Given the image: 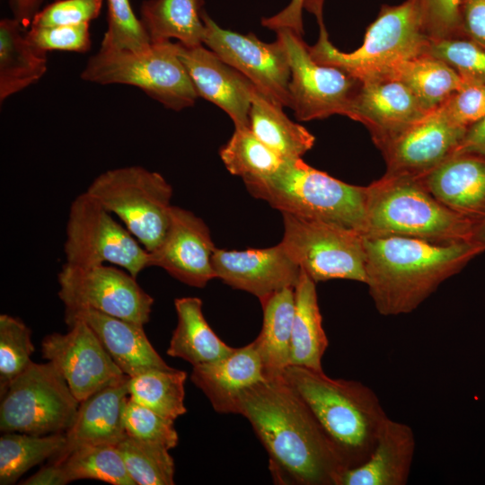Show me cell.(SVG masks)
<instances>
[{
	"label": "cell",
	"mask_w": 485,
	"mask_h": 485,
	"mask_svg": "<svg viewBox=\"0 0 485 485\" xmlns=\"http://www.w3.org/2000/svg\"><path fill=\"white\" fill-rule=\"evenodd\" d=\"M80 401L50 361H33L1 395L0 430L32 435L65 433Z\"/></svg>",
	"instance_id": "9"
},
{
	"label": "cell",
	"mask_w": 485,
	"mask_h": 485,
	"mask_svg": "<svg viewBox=\"0 0 485 485\" xmlns=\"http://www.w3.org/2000/svg\"><path fill=\"white\" fill-rule=\"evenodd\" d=\"M282 376L309 408L348 469L371 454L389 419L373 389L323 370L289 366Z\"/></svg>",
	"instance_id": "3"
},
{
	"label": "cell",
	"mask_w": 485,
	"mask_h": 485,
	"mask_svg": "<svg viewBox=\"0 0 485 485\" xmlns=\"http://www.w3.org/2000/svg\"><path fill=\"white\" fill-rule=\"evenodd\" d=\"M27 40L37 49L85 53L91 49L90 23L35 27L25 32Z\"/></svg>",
	"instance_id": "42"
},
{
	"label": "cell",
	"mask_w": 485,
	"mask_h": 485,
	"mask_svg": "<svg viewBox=\"0 0 485 485\" xmlns=\"http://www.w3.org/2000/svg\"><path fill=\"white\" fill-rule=\"evenodd\" d=\"M248 191L281 213L321 221L364 235L366 186L341 181L306 164L285 160L274 174L243 181Z\"/></svg>",
	"instance_id": "5"
},
{
	"label": "cell",
	"mask_w": 485,
	"mask_h": 485,
	"mask_svg": "<svg viewBox=\"0 0 485 485\" xmlns=\"http://www.w3.org/2000/svg\"><path fill=\"white\" fill-rule=\"evenodd\" d=\"M128 379V375L80 402L73 424L65 432V445L50 462H60L84 445H117L127 436L123 413L129 396Z\"/></svg>",
	"instance_id": "22"
},
{
	"label": "cell",
	"mask_w": 485,
	"mask_h": 485,
	"mask_svg": "<svg viewBox=\"0 0 485 485\" xmlns=\"http://www.w3.org/2000/svg\"><path fill=\"white\" fill-rule=\"evenodd\" d=\"M425 31L431 40L463 37L460 0H419Z\"/></svg>",
	"instance_id": "45"
},
{
	"label": "cell",
	"mask_w": 485,
	"mask_h": 485,
	"mask_svg": "<svg viewBox=\"0 0 485 485\" xmlns=\"http://www.w3.org/2000/svg\"><path fill=\"white\" fill-rule=\"evenodd\" d=\"M31 329L19 318L0 315V394L32 361Z\"/></svg>",
	"instance_id": "38"
},
{
	"label": "cell",
	"mask_w": 485,
	"mask_h": 485,
	"mask_svg": "<svg viewBox=\"0 0 485 485\" xmlns=\"http://www.w3.org/2000/svg\"><path fill=\"white\" fill-rule=\"evenodd\" d=\"M69 319L85 322L113 361L128 376L151 368L169 367L146 337L144 325L92 308L66 309L65 320Z\"/></svg>",
	"instance_id": "23"
},
{
	"label": "cell",
	"mask_w": 485,
	"mask_h": 485,
	"mask_svg": "<svg viewBox=\"0 0 485 485\" xmlns=\"http://www.w3.org/2000/svg\"><path fill=\"white\" fill-rule=\"evenodd\" d=\"M290 67V106L298 120L309 121L340 114L348 117L362 82L332 66L317 63L308 46L292 30L275 31Z\"/></svg>",
	"instance_id": "12"
},
{
	"label": "cell",
	"mask_w": 485,
	"mask_h": 485,
	"mask_svg": "<svg viewBox=\"0 0 485 485\" xmlns=\"http://www.w3.org/2000/svg\"><path fill=\"white\" fill-rule=\"evenodd\" d=\"M365 284L384 316L415 311L483 251L470 241L436 242L405 236L365 237Z\"/></svg>",
	"instance_id": "2"
},
{
	"label": "cell",
	"mask_w": 485,
	"mask_h": 485,
	"mask_svg": "<svg viewBox=\"0 0 485 485\" xmlns=\"http://www.w3.org/2000/svg\"><path fill=\"white\" fill-rule=\"evenodd\" d=\"M86 191L115 214L148 251L162 242L170 220L172 186L158 172L134 165L99 174Z\"/></svg>",
	"instance_id": "8"
},
{
	"label": "cell",
	"mask_w": 485,
	"mask_h": 485,
	"mask_svg": "<svg viewBox=\"0 0 485 485\" xmlns=\"http://www.w3.org/2000/svg\"><path fill=\"white\" fill-rule=\"evenodd\" d=\"M190 379L220 413H234L240 394L267 380L254 341L234 348L220 359L193 366Z\"/></svg>",
	"instance_id": "24"
},
{
	"label": "cell",
	"mask_w": 485,
	"mask_h": 485,
	"mask_svg": "<svg viewBox=\"0 0 485 485\" xmlns=\"http://www.w3.org/2000/svg\"><path fill=\"white\" fill-rule=\"evenodd\" d=\"M203 45L215 52L254 86L284 107L290 106V67L281 41H261L253 33L221 28L205 12Z\"/></svg>",
	"instance_id": "14"
},
{
	"label": "cell",
	"mask_w": 485,
	"mask_h": 485,
	"mask_svg": "<svg viewBox=\"0 0 485 485\" xmlns=\"http://www.w3.org/2000/svg\"><path fill=\"white\" fill-rule=\"evenodd\" d=\"M446 207L472 224L485 220V154L455 152L419 178Z\"/></svg>",
	"instance_id": "21"
},
{
	"label": "cell",
	"mask_w": 485,
	"mask_h": 485,
	"mask_svg": "<svg viewBox=\"0 0 485 485\" xmlns=\"http://www.w3.org/2000/svg\"><path fill=\"white\" fill-rule=\"evenodd\" d=\"M128 436L154 443L171 450L178 445L174 421L128 398L123 413Z\"/></svg>",
	"instance_id": "41"
},
{
	"label": "cell",
	"mask_w": 485,
	"mask_h": 485,
	"mask_svg": "<svg viewBox=\"0 0 485 485\" xmlns=\"http://www.w3.org/2000/svg\"><path fill=\"white\" fill-rule=\"evenodd\" d=\"M215 250L206 223L192 212L172 206L166 233L149 251L150 266L162 268L190 287H204L216 278L212 266Z\"/></svg>",
	"instance_id": "17"
},
{
	"label": "cell",
	"mask_w": 485,
	"mask_h": 485,
	"mask_svg": "<svg viewBox=\"0 0 485 485\" xmlns=\"http://www.w3.org/2000/svg\"><path fill=\"white\" fill-rule=\"evenodd\" d=\"M108 27L101 48L110 50L143 51L153 44L129 0H106Z\"/></svg>",
	"instance_id": "39"
},
{
	"label": "cell",
	"mask_w": 485,
	"mask_h": 485,
	"mask_svg": "<svg viewBox=\"0 0 485 485\" xmlns=\"http://www.w3.org/2000/svg\"><path fill=\"white\" fill-rule=\"evenodd\" d=\"M117 447L135 485L174 484V461L166 447L128 435Z\"/></svg>",
	"instance_id": "37"
},
{
	"label": "cell",
	"mask_w": 485,
	"mask_h": 485,
	"mask_svg": "<svg viewBox=\"0 0 485 485\" xmlns=\"http://www.w3.org/2000/svg\"><path fill=\"white\" fill-rule=\"evenodd\" d=\"M64 251L68 265L110 263L136 278L150 267L149 251L87 191L79 194L70 205Z\"/></svg>",
	"instance_id": "10"
},
{
	"label": "cell",
	"mask_w": 485,
	"mask_h": 485,
	"mask_svg": "<svg viewBox=\"0 0 485 485\" xmlns=\"http://www.w3.org/2000/svg\"><path fill=\"white\" fill-rule=\"evenodd\" d=\"M65 321L69 331L46 336L41 342V353L57 366L80 402L128 376L85 322Z\"/></svg>",
	"instance_id": "15"
},
{
	"label": "cell",
	"mask_w": 485,
	"mask_h": 485,
	"mask_svg": "<svg viewBox=\"0 0 485 485\" xmlns=\"http://www.w3.org/2000/svg\"><path fill=\"white\" fill-rule=\"evenodd\" d=\"M281 243L315 283L349 279L366 283L364 235L339 225L282 213Z\"/></svg>",
	"instance_id": "11"
},
{
	"label": "cell",
	"mask_w": 485,
	"mask_h": 485,
	"mask_svg": "<svg viewBox=\"0 0 485 485\" xmlns=\"http://www.w3.org/2000/svg\"><path fill=\"white\" fill-rule=\"evenodd\" d=\"M205 0H145L140 20L152 43L175 39L186 47L203 45Z\"/></svg>",
	"instance_id": "30"
},
{
	"label": "cell",
	"mask_w": 485,
	"mask_h": 485,
	"mask_svg": "<svg viewBox=\"0 0 485 485\" xmlns=\"http://www.w3.org/2000/svg\"><path fill=\"white\" fill-rule=\"evenodd\" d=\"M459 16L463 37L485 48V0H460Z\"/></svg>",
	"instance_id": "47"
},
{
	"label": "cell",
	"mask_w": 485,
	"mask_h": 485,
	"mask_svg": "<svg viewBox=\"0 0 485 485\" xmlns=\"http://www.w3.org/2000/svg\"><path fill=\"white\" fill-rule=\"evenodd\" d=\"M438 108L454 124L467 129L485 117V84H467Z\"/></svg>",
	"instance_id": "44"
},
{
	"label": "cell",
	"mask_w": 485,
	"mask_h": 485,
	"mask_svg": "<svg viewBox=\"0 0 485 485\" xmlns=\"http://www.w3.org/2000/svg\"><path fill=\"white\" fill-rule=\"evenodd\" d=\"M197 94L231 118L234 128H249V113L254 84L204 45L186 47L175 42Z\"/></svg>",
	"instance_id": "19"
},
{
	"label": "cell",
	"mask_w": 485,
	"mask_h": 485,
	"mask_svg": "<svg viewBox=\"0 0 485 485\" xmlns=\"http://www.w3.org/2000/svg\"><path fill=\"white\" fill-rule=\"evenodd\" d=\"M470 242L478 245L483 251H485V220L473 225Z\"/></svg>",
	"instance_id": "51"
},
{
	"label": "cell",
	"mask_w": 485,
	"mask_h": 485,
	"mask_svg": "<svg viewBox=\"0 0 485 485\" xmlns=\"http://www.w3.org/2000/svg\"><path fill=\"white\" fill-rule=\"evenodd\" d=\"M65 443V433L4 432L0 437V484L15 483L31 467L56 456Z\"/></svg>",
	"instance_id": "34"
},
{
	"label": "cell",
	"mask_w": 485,
	"mask_h": 485,
	"mask_svg": "<svg viewBox=\"0 0 485 485\" xmlns=\"http://www.w3.org/2000/svg\"><path fill=\"white\" fill-rule=\"evenodd\" d=\"M262 327L253 340L268 379L281 376L290 366L295 288L278 290L260 302Z\"/></svg>",
	"instance_id": "28"
},
{
	"label": "cell",
	"mask_w": 485,
	"mask_h": 485,
	"mask_svg": "<svg viewBox=\"0 0 485 485\" xmlns=\"http://www.w3.org/2000/svg\"><path fill=\"white\" fill-rule=\"evenodd\" d=\"M81 78L98 84L136 86L175 111L193 106L198 97L171 40L137 52L100 48L88 59Z\"/></svg>",
	"instance_id": "7"
},
{
	"label": "cell",
	"mask_w": 485,
	"mask_h": 485,
	"mask_svg": "<svg viewBox=\"0 0 485 485\" xmlns=\"http://www.w3.org/2000/svg\"><path fill=\"white\" fill-rule=\"evenodd\" d=\"M389 78L403 83L428 110L467 85L453 68L428 53L406 61Z\"/></svg>",
	"instance_id": "32"
},
{
	"label": "cell",
	"mask_w": 485,
	"mask_h": 485,
	"mask_svg": "<svg viewBox=\"0 0 485 485\" xmlns=\"http://www.w3.org/2000/svg\"><path fill=\"white\" fill-rule=\"evenodd\" d=\"M429 111L403 83L383 78L362 82L348 118L365 125L377 146Z\"/></svg>",
	"instance_id": "20"
},
{
	"label": "cell",
	"mask_w": 485,
	"mask_h": 485,
	"mask_svg": "<svg viewBox=\"0 0 485 485\" xmlns=\"http://www.w3.org/2000/svg\"><path fill=\"white\" fill-rule=\"evenodd\" d=\"M220 157L227 171L243 181L269 177L277 172L285 162L250 128H235L228 142L221 148Z\"/></svg>",
	"instance_id": "35"
},
{
	"label": "cell",
	"mask_w": 485,
	"mask_h": 485,
	"mask_svg": "<svg viewBox=\"0 0 485 485\" xmlns=\"http://www.w3.org/2000/svg\"><path fill=\"white\" fill-rule=\"evenodd\" d=\"M177 325L167 355L186 360L193 366L220 359L234 349L211 329L202 312V301L188 296L174 301Z\"/></svg>",
	"instance_id": "26"
},
{
	"label": "cell",
	"mask_w": 485,
	"mask_h": 485,
	"mask_svg": "<svg viewBox=\"0 0 485 485\" xmlns=\"http://www.w3.org/2000/svg\"><path fill=\"white\" fill-rule=\"evenodd\" d=\"M69 483L64 469L59 463L49 462L37 472L24 480L23 485H65Z\"/></svg>",
	"instance_id": "48"
},
{
	"label": "cell",
	"mask_w": 485,
	"mask_h": 485,
	"mask_svg": "<svg viewBox=\"0 0 485 485\" xmlns=\"http://www.w3.org/2000/svg\"><path fill=\"white\" fill-rule=\"evenodd\" d=\"M251 423L277 484L339 485L348 469L318 421L284 377L245 389L234 412Z\"/></svg>",
	"instance_id": "1"
},
{
	"label": "cell",
	"mask_w": 485,
	"mask_h": 485,
	"mask_svg": "<svg viewBox=\"0 0 485 485\" xmlns=\"http://www.w3.org/2000/svg\"><path fill=\"white\" fill-rule=\"evenodd\" d=\"M102 3L103 0H55L35 14L30 27L91 23L99 17Z\"/></svg>",
	"instance_id": "43"
},
{
	"label": "cell",
	"mask_w": 485,
	"mask_h": 485,
	"mask_svg": "<svg viewBox=\"0 0 485 485\" xmlns=\"http://www.w3.org/2000/svg\"><path fill=\"white\" fill-rule=\"evenodd\" d=\"M474 224L436 199L419 177L385 174L366 186L365 237L470 241Z\"/></svg>",
	"instance_id": "4"
},
{
	"label": "cell",
	"mask_w": 485,
	"mask_h": 485,
	"mask_svg": "<svg viewBox=\"0 0 485 485\" xmlns=\"http://www.w3.org/2000/svg\"><path fill=\"white\" fill-rule=\"evenodd\" d=\"M43 0H11L10 5L13 17L17 19L24 28H28L40 10Z\"/></svg>",
	"instance_id": "50"
},
{
	"label": "cell",
	"mask_w": 485,
	"mask_h": 485,
	"mask_svg": "<svg viewBox=\"0 0 485 485\" xmlns=\"http://www.w3.org/2000/svg\"><path fill=\"white\" fill-rule=\"evenodd\" d=\"M428 53L448 65L467 84H485V48L472 40H430Z\"/></svg>",
	"instance_id": "40"
},
{
	"label": "cell",
	"mask_w": 485,
	"mask_h": 485,
	"mask_svg": "<svg viewBox=\"0 0 485 485\" xmlns=\"http://www.w3.org/2000/svg\"><path fill=\"white\" fill-rule=\"evenodd\" d=\"M283 108L255 87L249 113V128L281 158L300 159L313 146L315 137L304 127L292 121Z\"/></svg>",
	"instance_id": "29"
},
{
	"label": "cell",
	"mask_w": 485,
	"mask_h": 485,
	"mask_svg": "<svg viewBox=\"0 0 485 485\" xmlns=\"http://www.w3.org/2000/svg\"><path fill=\"white\" fill-rule=\"evenodd\" d=\"M324 3L325 0H291L283 10L275 15L262 18L261 24L274 31L287 28L303 35V10H306L316 17L319 27L324 26Z\"/></svg>",
	"instance_id": "46"
},
{
	"label": "cell",
	"mask_w": 485,
	"mask_h": 485,
	"mask_svg": "<svg viewBox=\"0 0 485 485\" xmlns=\"http://www.w3.org/2000/svg\"><path fill=\"white\" fill-rule=\"evenodd\" d=\"M467 129L454 124L437 107L377 146L385 174L423 177L457 149Z\"/></svg>",
	"instance_id": "16"
},
{
	"label": "cell",
	"mask_w": 485,
	"mask_h": 485,
	"mask_svg": "<svg viewBox=\"0 0 485 485\" xmlns=\"http://www.w3.org/2000/svg\"><path fill=\"white\" fill-rule=\"evenodd\" d=\"M24 29L14 17L0 21L1 102L38 82L47 71V53L27 40Z\"/></svg>",
	"instance_id": "27"
},
{
	"label": "cell",
	"mask_w": 485,
	"mask_h": 485,
	"mask_svg": "<svg viewBox=\"0 0 485 485\" xmlns=\"http://www.w3.org/2000/svg\"><path fill=\"white\" fill-rule=\"evenodd\" d=\"M59 463L69 482L92 479L113 485H135L114 445L80 446Z\"/></svg>",
	"instance_id": "36"
},
{
	"label": "cell",
	"mask_w": 485,
	"mask_h": 485,
	"mask_svg": "<svg viewBox=\"0 0 485 485\" xmlns=\"http://www.w3.org/2000/svg\"><path fill=\"white\" fill-rule=\"evenodd\" d=\"M315 284L302 271L295 287L290 366L322 371L329 341L322 327Z\"/></svg>",
	"instance_id": "31"
},
{
	"label": "cell",
	"mask_w": 485,
	"mask_h": 485,
	"mask_svg": "<svg viewBox=\"0 0 485 485\" xmlns=\"http://www.w3.org/2000/svg\"><path fill=\"white\" fill-rule=\"evenodd\" d=\"M415 449L412 428L389 418L369 457L347 469L339 485H404L410 478Z\"/></svg>",
	"instance_id": "25"
},
{
	"label": "cell",
	"mask_w": 485,
	"mask_h": 485,
	"mask_svg": "<svg viewBox=\"0 0 485 485\" xmlns=\"http://www.w3.org/2000/svg\"><path fill=\"white\" fill-rule=\"evenodd\" d=\"M57 281L66 309L92 308L141 325L149 322L154 298L123 269L65 263Z\"/></svg>",
	"instance_id": "13"
},
{
	"label": "cell",
	"mask_w": 485,
	"mask_h": 485,
	"mask_svg": "<svg viewBox=\"0 0 485 485\" xmlns=\"http://www.w3.org/2000/svg\"><path fill=\"white\" fill-rule=\"evenodd\" d=\"M430 40L419 0H406L382 5L366 29L363 44L355 51L346 53L335 48L325 26L320 27L316 44L308 48L317 63L336 66L366 82L389 78L406 61L428 53Z\"/></svg>",
	"instance_id": "6"
},
{
	"label": "cell",
	"mask_w": 485,
	"mask_h": 485,
	"mask_svg": "<svg viewBox=\"0 0 485 485\" xmlns=\"http://www.w3.org/2000/svg\"><path fill=\"white\" fill-rule=\"evenodd\" d=\"M187 373L172 367L151 368L128 379V395L172 420L186 413L184 404Z\"/></svg>",
	"instance_id": "33"
},
{
	"label": "cell",
	"mask_w": 485,
	"mask_h": 485,
	"mask_svg": "<svg viewBox=\"0 0 485 485\" xmlns=\"http://www.w3.org/2000/svg\"><path fill=\"white\" fill-rule=\"evenodd\" d=\"M212 266L216 278L257 296L260 302L283 288H295L302 273L281 242L244 251L216 248Z\"/></svg>",
	"instance_id": "18"
},
{
	"label": "cell",
	"mask_w": 485,
	"mask_h": 485,
	"mask_svg": "<svg viewBox=\"0 0 485 485\" xmlns=\"http://www.w3.org/2000/svg\"><path fill=\"white\" fill-rule=\"evenodd\" d=\"M465 151L485 154V117L467 128L455 152Z\"/></svg>",
	"instance_id": "49"
}]
</instances>
